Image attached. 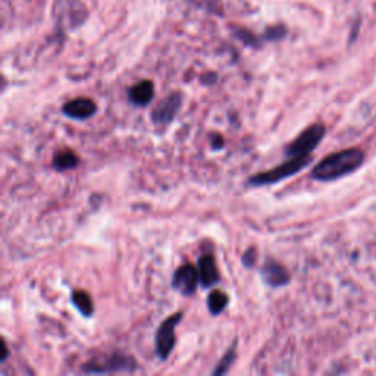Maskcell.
<instances>
[{
	"instance_id": "cell-8",
	"label": "cell",
	"mask_w": 376,
	"mask_h": 376,
	"mask_svg": "<svg viewBox=\"0 0 376 376\" xmlns=\"http://www.w3.org/2000/svg\"><path fill=\"white\" fill-rule=\"evenodd\" d=\"M260 276L266 285H269L271 288H281L289 284L291 276L288 271L285 269V266L281 263L275 262L274 259H268L266 263L262 266L260 269Z\"/></svg>"
},
{
	"instance_id": "cell-14",
	"label": "cell",
	"mask_w": 376,
	"mask_h": 376,
	"mask_svg": "<svg viewBox=\"0 0 376 376\" xmlns=\"http://www.w3.org/2000/svg\"><path fill=\"white\" fill-rule=\"evenodd\" d=\"M229 297L224 291L213 289L208 297V307L213 316H220V314L228 307Z\"/></svg>"
},
{
	"instance_id": "cell-15",
	"label": "cell",
	"mask_w": 376,
	"mask_h": 376,
	"mask_svg": "<svg viewBox=\"0 0 376 376\" xmlns=\"http://www.w3.org/2000/svg\"><path fill=\"white\" fill-rule=\"evenodd\" d=\"M237 357V339L233 343V346L226 350V353L222 356V359L217 363V366L213 370V375H224L229 369H231L233 363L235 361Z\"/></svg>"
},
{
	"instance_id": "cell-6",
	"label": "cell",
	"mask_w": 376,
	"mask_h": 376,
	"mask_svg": "<svg viewBox=\"0 0 376 376\" xmlns=\"http://www.w3.org/2000/svg\"><path fill=\"white\" fill-rule=\"evenodd\" d=\"M181 106H183V96L181 93L169 94L166 99L161 100L152 112V123L156 127H168L177 118Z\"/></svg>"
},
{
	"instance_id": "cell-12",
	"label": "cell",
	"mask_w": 376,
	"mask_h": 376,
	"mask_svg": "<svg viewBox=\"0 0 376 376\" xmlns=\"http://www.w3.org/2000/svg\"><path fill=\"white\" fill-rule=\"evenodd\" d=\"M80 163V157L72 150H60L56 152L52 159V168L56 171H69V169H75Z\"/></svg>"
},
{
	"instance_id": "cell-7",
	"label": "cell",
	"mask_w": 376,
	"mask_h": 376,
	"mask_svg": "<svg viewBox=\"0 0 376 376\" xmlns=\"http://www.w3.org/2000/svg\"><path fill=\"white\" fill-rule=\"evenodd\" d=\"M200 284L199 269L194 265H183L174 272L172 288L183 296H193Z\"/></svg>"
},
{
	"instance_id": "cell-2",
	"label": "cell",
	"mask_w": 376,
	"mask_h": 376,
	"mask_svg": "<svg viewBox=\"0 0 376 376\" xmlns=\"http://www.w3.org/2000/svg\"><path fill=\"white\" fill-rule=\"evenodd\" d=\"M312 161H313V157L310 154L289 157L288 162H284L283 165H278L276 168L269 169V171L251 175L247 179V186L263 187V186H272L276 183H281V181L298 174L301 169H305Z\"/></svg>"
},
{
	"instance_id": "cell-4",
	"label": "cell",
	"mask_w": 376,
	"mask_h": 376,
	"mask_svg": "<svg viewBox=\"0 0 376 376\" xmlns=\"http://www.w3.org/2000/svg\"><path fill=\"white\" fill-rule=\"evenodd\" d=\"M183 316L184 313L183 312H177L174 314H171V316L166 318L159 328H157V332H156V355L157 357H159L162 361L168 360L169 356H171L172 350L175 347V330L178 323L183 321Z\"/></svg>"
},
{
	"instance_id": "cell-16",
	"label": "cell",
	"mask_w": 376,
	"mask_h": 376,
	"mask_svg": "<svg viewBox=\"0 0 376 376\" xmlns=\"http://www.w3.org/2000/svg\"><path fill=\"white\" fill-rule=\"evenodd\" d=\"M256 259H258V250L254 247H250L247 249V251H244V254H242L241 262L246 268H253V266L256 265Z\"/></svg>"
},
{
	"instance_id": "cell-1",
	"label": "cell",
	"mask_w": 376,
	"mask_h": 376,
	"mask_svg": "<svg viewBox=\"0 0 376 376\" xmlns=\"http://www.w3.org/2000/svg\"><path fill=\"white\" fill-rule=\"evenodd\" d=\"M363 161H365V156H363V152L359 149H347L334 153L325 157L323 161H321L313 168L312 178L316 181H323V183L335 181L355 172L356 169L360 168Z\"/></svg>"
},
{
	"instance_id": "cell-13",
	"label": "cell",
	"mask_w": 376,
	"mask_h": 376,
	"mask_svg": "<svg viewBox=\"0 0 376 376\" xmlns=\"http://www.w3.org/2000/svg\"><path fill=\"white\" fill-rule=\"evenodd\" d=\"M71 301H72V305L75 306V309L82 314V316H86V318L93 316L94 303H93V300H91V297H90V294L87 293V291L75 289L71 296Z\"/></svg>"
},
{
	"instance_id": "cell-11",
	"label": "cell",
	"mask_w": 376,
	"mask_h": 376,
	"mask_svg": "<svg viewBox=\"0 0 376 376\" xmlns=\"http://www.w3.org/2000/svg\"><path fill=\"white\" fill-rule=\"evenodd\" d=\"M154 94V84L149 80L137 82L128 90V97L132 105L136 106H147L153 100Z\"/></svg>"
},
{
	"instance_id": "cell-5",
	"label": "cell",
	"mask_w": 376,
	"mask_h": 376,
	"mask_svg": "<svg viewBox=\"0 0 376 376\" xmlns=\"http://www.w3.org/2000/svg\"><path fill=\"white\" fill-rule=\"evenodd\" d=\"M323 136H325V125L313 124L303 131L296 140H293L287 145L285 154L288 157L310 154L314 149L318 147Z\"/></svg>"
},
{
	"instance_id": "cell-10",
	"label": "cell",
	"mask_w": 376,
	"mask_h": 376,
	"mask_svg": "<svg viewBox=\"0 0 376 376\" xmlns=\"http://www.w3.org/2000/svg\"><path fill=\"white\" fill-rule=\"evenodd\" d=\"M199 276H200V285L203 288H211L221 281V274L217 269L216 259L213 254H204L199 259Z\"/></svg>"
},
{
	"instance_id": "cell-18",
	"label": "cell",
	"mask_w": 376,
	"mask_h": 376,
	"mask_svg": "<svg viewBox=\"0 0 376 376\" xmlns=\"http://www.w3.org/2000/svg\"><path fill=\"white\" fill-rule=\"evenodd\" d=\"M8 356H9V350H8L6 343L3 341V356H2V361H5V360L8 359Z\"/></svg>"
},
{
	"instance_id": "cell-17",
	"label": "cell",
	"mask_w": 376,
	"mask_h": 376,
	"mask_svg": "<svg viewBox=\"0 0 376 376\" xmlns=\"http://www.w3.org/2000/svg\"><path fill=\"white\" fill-rule=\"evenodd\" d=\"M211 144H212V149L213 150H221L225 147V140L222 136L220 134H212L211 137Z\"/></svg>"
},
{
	"instance_id": "cell-3",
	"label": "cell",
	"mask_w": 376,
	"mask_h": 376,
	"mask_svg": "<svg viewBox=\"0 0 376 376\" xmlns=\"http://www.w3.org/2000/svg\"><path fill=\"white\" fill-rule=\"evenodd\" d=\"M138 365L136 359L132 356H127L123 353H112L106 356L94 357L82 365L81 370L84 373H94V375H103V373H120V372H136Z\"/></svg>"
},
{
	"instance_id": "cell-9",
	"label": "cell",
	"mask_w": 376,
	"mask_h": 376,
	"mask_svg": "<svg viewBox=\"0 0 376 376\" xmlns=\"http://www.w3.org/2000/svg\"><path fill=\"white\" fill-rule=\"evenodd\" d=\"M62 112L65 116L75 120H86L91 118L97 112V106L91 99L86 97H78V99L71 100L64 105Z\"/></svg>"
}]
</instances>
